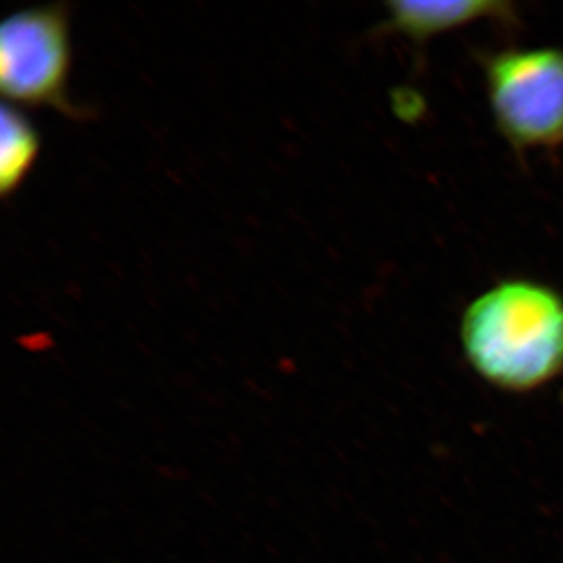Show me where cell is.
<instances>
[{
    "instance_id": "1",
    "label": "cell",
    "mask_w": 563,
    "mask_h": 563,
    "mask_svg": "<svg viewBox=\"0 0 563 563\" xmlns=\"http://www.w3.org/2000/svg\"><path fill=\"white\" fill-rule=\"evenodd\" d=\"M459 340L485 384L528 395L563 376V295L547 282L507 277L463 310Z\"/></svg>"
},
{
    "instance_id": "2",
    "label": "cell",
    "mask_w": 563,
    "mask_h": 563,
    "mask_svg": "<svg viewBox=\"0 0 563 563\" xmlns=\"http://www.w3.org/2000/svg\"><path fill=\"white\" fill-rule=\"evenodd\" d=\"M493 122L510 150L563 147V49L503 47L477 52Z\"/></svg>"
},
{
    "instance_id": "3",
    "label": "cell",
    "mask_w": 563,
    "mask_h": 563,
    "mask_svg": "<svg viewBox=\"0 0 563 563\" xmlns=\"http://www.w3.org/2000/svg\"><path fill=\"white\" fill-rule=\"evenodd\" d=\"M70 63L69 9L65 3L16 11L2 22L0 90L7 103L84 117L85 111L69 98Z\"/></svg>"
},
{
    "instance_id": "4",
    "label": "cell",
    "mask_w": 563,
    "mask_h": 563,
    "mask_svg": "<svg viewBox=\"0 0 563 563\" xmlns=\"http://www.w3.org/2000/svg\"><path fill=\"white\" fill-rule=\"evenodd\" d=\"M479 21L501 22L515 27L520 22L517 5L506 0H459V2H415L391 0L385 3V20L377 33L398 35L421 51L443 33L459 31Z\"/></svg>"
},
{
    "instance_id": "5",
    "label": "cell",
    "mask_w": 563,
    "mask_h": 563,
    "mask_svg": "<svg viewBox=\"0 0 563 563\" xmlns=\"http://www.w3.org/2000/svg\"><path fill=\"white\" fill-rule=\"evenodd\" d=\"M0 191L13 196L38 161L40 133L20 107L3 102L0 113Z\"/></svg>"
}]
</instances>
